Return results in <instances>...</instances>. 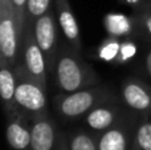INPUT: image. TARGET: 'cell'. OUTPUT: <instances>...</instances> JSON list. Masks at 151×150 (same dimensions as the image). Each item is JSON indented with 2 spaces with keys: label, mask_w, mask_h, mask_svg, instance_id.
I'll return each instance as SVG.
<instances>
[{
  "label": "cell",
  "mask_w": 151,
  "mask_h": 150,
  "mask_svg": "<svg viewBox=\"0 0 151 150\" xmlns=\"http://www.w3.org/2000/svg\"><path fill=\"white\" fill-rule=\"evenodd\" d=\"M60 93H73L98 85V73L82 60L81 52L66 43L60 45L52 76Z\"/></svg>",
  "instance_id": "1"
},
{
  "label": "cell",
  "mask_w": 151,
  "mask_h": 150,
  "mask_svg": "<svg viewBox=\"0 0 151 150\" xmlns=\"http://www.w3.org/2000/svg\"><path fill=\"white\" fill-rule=\"evenodd\" d=\"M109 101H117L111 90L105 85H94L73 93H60L55 100V108L63 120L76 121Z\"/></svg>",
  "instance_id": "2"
},
{
  "label": "cell",
  "mask_w": 151,
  "mask_h": 150,
  "mask_svg": "<svg viewBox=\"0 0 151 150\" xmlns=\"http://www.w3.org/2000/svg\"><path fill=\"white\" fill-rule=\"evenodd\" d=\"M16 74V105L20 113L25 114L29 120L48 112L47 89L39 82L32 80L19 64L15 65Z\"/></svg>",
  "instance_id": "3"
},
{
  "label": "cell",
  "mask_w": 151,
  "mask_h": 150,
  "mask_svg": "<svg viewBox=\"0 0 151 150\" xmlns=\"http://www.w3.org/2000/svg\"><path fill=\"white\" fill-rule=\"evenodd\" d=\"M20 45L12 0H0V61L15 68L19 63Z\"/></svg>",
  "instance_id": "4"
},
{
  "label": "cell",
  "mask_w": 151,
  "mask_h": 150,
  "mask_svg": "<svg viewBox=\"0 0 151 150\" xmlns=\"http://www.w3.org/2000/svg\"><path fill=\"white\" fill-rule=\"evenodd\" d=\"M20 55L23 60L19 61V65L24 69L27 74L39 82L44 89L48 87V69H47V61H45V56L42 53L41 48L39 47L36 41V37L33 33V27L27 25L25 32H24V37L21 41L20 47Z\"/></svg>",
  "instance_id": "5"
},
{
  "label": "cell",
  "mask_w": 151,
  "mask_h": 150,
  "mask_svg": "<svg viewBox=\"0 0 151 150\" xmlns=\"http://www.w3.org/2000/svg\"><path fill=\"white\" fill-rule=\"evenodd\" d=\"M58 23L56 17L55 8H50L47 13L39 17L33 25V33L39 47L41 48L42 53L47 61V69L49 77L53 76L55 71V63L57 57V52L60 44H58Z\"/></svg>",
  "instance_id": "6"
},
{
  "label": "cell",
  "mask_w": 151,
  "mask_h": 150,
  "mask_svg": "<svg viewBox=\"0 0 151 150\" xmlns=\"http://www.w3.org/2000/svg\"><path fill=\"white\" fill-rule=\"evenodd\" d=\"M139 120L138 112L129 109L122 120L113 128L97 134L98 150H131Z\"/></svg>",
  "instance_id": "7"
},
{
  "label": "cell",
  "mask_w": 151,
  "mask_h": 150,
  "mask_svg": "<svg viewBox=\"0 0 151 150\" xmlns=\"http://www.w3.org/2000/svg\"><path fill=\"white\" fill-rule=\"evenodd\" d=\"M127 110V106L121 105L118 101H109L90 110L82 120L89 130L97 136L114 126L118 121L122 120Z\"/></svg>",
  "instance_id": "8"
},
{
  "label": "cell",
  "mask_w": 151,
  "mask_h": 150,
  "mask_svg": "<svg viewBox=\"0 0 151 150\" xmlns=\"http://www.w3.org/2000/svg\"><path fill=\"white\" fill-rule=\"evenodd\" d=\"M31 150H56L60 130L48 112L31 120Z\"/></svg>",
  "instance_id": "9"
},
{
  "label": "cell",
  "mask_w": 151,
  "mask_h": 150,
  "mask_svg": "<svg viewBox=\"0 0 151 150\" xmlns=\"http://www.w3.org/2000/svg\"><path fill=\"white\" fill-rule=\"evenodd\" d=\"M122 101L129 109L149 114L151 110V88L138 79H127L121 88Z\"/></svg>",
  "instance_id": "10"
},
{
  "label": "cell",
  "mask_w": 151,
  "mask_h": 150,
  "mask_svg": "<svg viewBox=\"0 0 151 150\" xmlns=\"http://www.w3.org/2000/svg\"><path fill=\"white\" fill-rule=\"evenodd\" d=\"M53 1H55L56 17H57L60 31L63 32L66 43L77 52H81L82 44H81L80 28H78L74 12L69 4V0H53Z\"/></svg>",
  "instance_id": "11"
},
{
  "label": "cell",
  "mask_w": 151,
  "mask_h": 150,
  "mask_svg": "<svg viewBox=\"0 0 151 150\" xmlns=\"http://www.w3.org/2000/svg\"><path fill=\"white\" fill-rule=\"evenodd\" d=\"M7 142L12 150H31V120L23 113H16L8 117Z\"/></svg>",
  "instance_id": "12"
},
{
  "label": "cell",
  "mask_w": 151,
  "mask_h": 150,
  "mask_svg": "<svg viewBox=\"0 0 151 150\" xmlns=\"http://www.w3.org/2000/svg\"><path fill=\"white\" fill-rule=\"evenodd\" d=\"M1 71H0V97L3 101L4 112L7 117L19 113L16 105V74L13 66L8 65L4 61H0Z\"/></svg>",
  "instance_id": "13"
},
{
  "label": "cell",
  "mask_w": 151,
  "mask_h": 150,
  "mask_svg": "<svg viewBox=\"0 0 151 150\" xmlns=\"http://www.w3.org/2000/svg\"><path fill=\"white\" fill-rule=\"evenodd\" d=\"M104 28L107 36L121 39V37H127L133 35L135 29V21L122 13L110 12L104 17Z\"/></svg>",
  "instance_id": "14"
},
{
  "label": "cell",
  "mask_w": 151,
  "mask_h": 150,
  "mask_svg": "<svg viewBox=\"0 0 151 150\" xmlns=\"http://www.w3.org/2000/svg\"><path fill=\"white\" fill-rule=\"evenodd\" d=\"M70 150H98L97 136L90 130L78 129L68 134Z\"/></svg>",
  "instance_id": "15"
},
{
  "label": "cell",
  "mask_w": 151,
  "mask_h": 150,
  "mask_svg": "<svg viewBox=\"0 0 151 150\" xmlns=\"http://www.w3.org/2000/svg\"><path fill=\"white\" fill-rule=\"evenodd\" d=\"M131 150H151V116L145 114L143 118L139 120L134 134Z\"/></svg>",
  "instance_id": "16"
},
{
  "label": "cell",
  "mask_w": 151,
  "mask_h": 150,
  "mask_svg": "<svg viewBox=\"0 0 151 150\" xmlns=\"http://www.w3.org/2000/svg\"><path fill=\"white\" fill-rule=\"evenodd\" d=\"M52 0H27V20L25 27H33L36 20L52 8Z\"/></svg>",
  "instance_id": "17"
},
{
  "label": "cell",
  "mask_w": 151,
  "mask_h": 150,
  "mask_svg": "<svg viewBox=\"0 0 151 150\" xmlns=\"http://www.w3.org/2000/svg\"><path fill=\"white\" fill-rule=\"evenodd\" d=\"M121 44H122V41L119 40V37L107 36L98 48V57L104 61L115 63L121 49Z\"/></svg>",
  "instance_id": "18"
},
{
  "label": "cell",
  "mask_w": 151,
  "mask_h": 150,
  "mask_svg": "<svg viewBox=\"0 0 151 150\" xmlns=\"http://www.w3.org/2000/svg\"><path fill=\"white\" fill-rule=\"evenodd\" d=\"M12 4H13V8H15L16 21H17V31H19V36H20V43H21L24 37V32H25L27 0H12Z\"/></svg>",
  "instance_id": "19"
},
{
  "label": "cell",
  "mask_w": 151,
  "mask_h": 150,
  "mask_svg": "<svg viewBox=\"0 0 151 150\" xmlns=\"http://www.w3.org/2000/svg\"><path fill=\"white\" fill-rule=\"evenodd\" d=\"M137 53V47L133 41L130 40H125L121 44V49L118 53V57L115 60V64H125L130 60L131 57H134V55Z\"/></svg>",
  "instance_id": "20"
},
{
  "label": "cell",
  "mask_w": 151,
  "mask_h": 150,
  "mask_svg": "<svg viewBox=\"0 0 151 150\" xmlns=\"http://www.w3.org/2000/svg\"><path fill=\"white\" fill-rule=\"evenodd\" d=\"M139 24L146 32V35L151 39V9H149V7H146L142 11L141 16H139Z\"/></svg>",
  "instance_id": "21"
},
{
  "label": "cell",
  "mask_w": 151,
  "mask_h": 150,
  "mask_svg": "<svg viewBox=\"0 0 151 150\" xmlns=\"http://www.w3.org/2000/svg\"><path fill=\"white\" fill-rule=\"evenodd\" d=\"M119 1L122 3V4H126V5H129V7H131L133 9L139 11V12H142V11L147 7L145 0H119Z\"/></svg>",
  "instance_id": "22"
},
{
  "label": "cell",
  "mask_w": 151,
  "mask_h": 150,
  "mask_svg": "<svg viewBox=\"0 0 151 150\" xmlns=\"http://www.w3.org/2000/svg\"><path fill=\"white\" fill-rule=\"evenodd\" d=\"M56 150H70L69 149L68 136L64 134L63 132H60V137H58V142H57V146H56Z\"/></svg>",
  "instance_id": "23"
},
{
  "label": "cell",
  "mask_w": 151,
  "mask_h": 150,
  "mask_svg": "<svg viewBox=\"0 0 151 150\" xmlns=\"http://www.w3.org/2000/svg\"><path fill=\"white\" fill-rule=\"evenodd\" d=\"M145 68H146L147 74H149V77L151 79V49L146 53V58H145Z\"/></svg>",
  "instance_id": "24"
},
{
  "label": "cell",
  "mask_w": 151,
  "mask_h": 150,
  "mask_svg": "<svg viewBox=\"0 0 151 150\" xmlns=\"http://www.w3.org/2000/svg\"><path fill=\"white\" fill-rule=\"evenodd\" d=\"M150 116H151V110H150Z\"/></svg>",
  "instance_id": "25"
}]
</instances>
